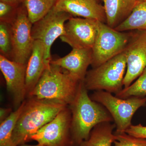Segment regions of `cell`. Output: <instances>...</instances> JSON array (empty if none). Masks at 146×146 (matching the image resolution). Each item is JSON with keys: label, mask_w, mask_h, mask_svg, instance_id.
<instances>
[{"label": "cell", "mask_w": 146, "mask_h": 146, "mask_svg": "<svg viewBox=\"0 0 146 146\" xmlns=\"http://www.w3.org/2000/svg\"><path fill=\"white\" fill-rule=\"evenodd\" d=\"M27 64H22L0 55V70L4 77L8 92L13 97L16 109L27 96L26 75Z\"/></svg>", "instance_id": "12"}, {"label": "cell", "mask_w": 146, "mask_h": 146, "mask_svg": "<svg viewBox=\"0 0 146 146\" xmlns=\"http://www.w3.org/2000/svg\"><path fill=\"white\" fill-rule=\"evenodd\" d=\"M54 8L67 12L73 17L106 23L104 7L99 0H57Z\"/></svg>", "instance_id": "13"}, {"label": "cell", "mask_w": 146, "mask_h": 146, "mask_svg": "<svg viewBox=\"0 0 146 146\" xmlns=\"http://www.w3.org/2000/svg\"><path fill=\"white\" fill-rule=\"evenodd\" d=\"M115 29L119 31H146V1L138 2L130 16Z\"/></svg>", "instance_id": "18"}, {"label": "cell", "mask_w": 146, "mask_h": 146, "mask_svg": "<svg viewBox=\"0 0 146 146\" xmlns=\"http://www.w3.org/2000/svg\"><path fill=\"white\" fill-rule=\"evenodd\" d=\"M73 16L54 7L46 15L33 24L31 35L34 40H39L45 47V61L46 66L52 60L51 48L54 42L65 33V23Z\"/></svg>", "instance_id": "7"}, {"label": "cell", "mask_w": 146, "mask_h": 146, "mask_svg": "<svg viewBox=\"0 0 146 146\" xmlns=\"http://www.w3.org/2000/svg\"><path fill=\"white\" fill-rule=\"evenodd\" d=\"M71 112L67 107L31 136L44 146H71Z\"/></svg>", "instance_id": "9"}, {"label": "cell", "mask_w": 146, "mask_h": 146, "mask_svg": "<svg viewBox=\"0 0 146 146\" xmlns=\"http://www.w3.org/2000/svg\"><path fill=\"white\" fill-rule=\"evenodd\" d=\"M1 54L11 60L12 53L11 24L0 22Z\"/></svg>", "instance_id": "22"}, {"label": "cell", "mask_w": 146, "mask_h": 146, "mask_svg": "<svg viewBox=\"0 0 146 146\" xmlns=\"http://www.w3.org/2000/svg\"><path fill=\"white\" fill-rule=\"evenodd\" d=\"M21 4L0 1V22L12 23L16 19Z\"/></svg>", "instance_id": "23"}, {"label": "cell", "mask_w": 146, "mask_h": 146, "mask_svg": "<svg viewBox=\"0 0 146 146\" xmlns=\"http://www.w3.org/2000/svg\"><path fill=\"white\" fill-rule=\"evenodd\" d=\"M133 33V31H118L99 22L98 35L92 48V67H98L123 52Z\"/></svg>", "instance_id": "6"}, {"label": "cell", "mask_w": 146, "mask_h": 146, "mask_svg": "<svg viewBox=\"0 0 146 146\" xmlns=\"http://www.w3.org/2000/svg\"><path fill=\"white\" fill-rule=\"evenodd\" d=\"M80 82L68 71L50 63L28 96L69 105L76 95Z\"/></svg>", "instance_id": "3"}, {"label": "cell", "mask_w": 146, "mask_h": 146, "mask_svg": "<svg viewBox=\"0 0 146 146\" xmlns=\"http://www.w3.org/2000/svg\"><path fill=\"white\" fill-rule=\"evenodd\" d=\"M33 24L23 3L18 8L16 19L11 24L12 53L11 60L27 64L34 40L31 35Z\"/></svg>", "instance_id": "8"}, {"label": "cell", "mask_w": 146, "mask_h": 146, "mask_svg": "<svg viewBox=\"0 0 146 146\" xmlns=\"http://www.w3.org/2000/svg\"><path fill=\"white\" fill-rule=\"evenodd\" d=\"M138 1H146V0H136Z\"/></svg>", "instance_id": "29"}, {"label": "cell", "mask_w": 146, "mask_h": 146, "mask_svg": "<svg viewBox=\"0 0 146 146\" xmlns=\"http://www.w3.org/2000/svg\"><path fill=\"white\" fill-rule=\"evenodd\" d=\"M69 106L72 115L71 146H80L98 125L113 121L104 106L89 97L84 81L80 83L76 95Z\"/></svg>", "instance_id": "1"}, {"label": "cell", "mask_w": 146, "mask_h": 146, "mask_svg": "<svg viewBox=\"0 0 146 146\" xmlns=\"http://www.w3.org/2000/svg\"><path fill=\"white\" fill-rule=\"evenodd\" d=\"M115 125L110 122L103 123L96 126L91 131L87 140L80 146H111L115 139L113 130Z\"/></svg>", "instance_id": "17"}, {"label": "cell", "mask_w": 146, "mask_h": 146, "mask_svg": "<svg viewBox=\"0 0 146 146\" xmlns=\"http://www.w3.org/2000/svg\"><path fill=\"white\" fill-rule=\"evenodd\" d=\"M67 106L58 102L29 97L13 130L14 144L20 146L31 141L32 136Z\"/></svg>", "instance_id": "2"}, {"label": "cell", "mask_w": 146, "mask_h": 146, "mask_svg": "<svg viewBox=\"0 0 146 146\" xmlns=\"http://www.w3.org/2000/svg\"><path fill=\"white\" fill-rule=\"evenodd\" d=\"M19 146H44L42 145H40V144H38V145H25V144H23V145H21Z\"/></svg>", "instance_id": "28"}, {"label": "cell", "mask_w": 146, "mask_h": 146, "mask_svg": "<svg viewBox=\"0 0 146 146\" xmlns=\"http://www.w3.org/2000/svg\"><path fill=\"white\" fill-rule=\"evenodd\" d=\"M47 67L45 61V47L39 40H35L26 69L27 96L34 89Z\"/></svg>", "instance_id": "15"}, {"label": "cell", "mask_w": 146, "mask_h": 146, "mask_svg": "<svg viewBox=\"0 0 146 146\" xmlns=\"http://www.w3.org/2000/svg\"><path fill=\"white\" fill-rule=\"evenodd\" d=\"M115 146H146V139L136 138L125 132L115 131Z\"/></svg>", "instance_id": "24"}, {"label": "cell", "mask_w": 146, "mask_h": 146, "mask_svg": "<svg viewBox=\"0 0 146 146\" xmlns=\"http://www.w3.org/2000/svg\"><path fill=\"white\" fill-rule=\"evenodd\" d=\"M99 23L93 19L72 17L65 23V33L60 39L72 48L92 49L98 35Z\"/></svg>", "instance_id": "10"}, {"label": "cell", "mask_w": 146, "mask_h": 146, "mask_svg": "<svg viewBox=\"0 0 146 146\" xmlns=\"http://www.w3.org/2000/svg\"><path fill=\"white\" fill-rule=\"evenodd\" d=\"M146 96V68L136 81L126 88H123L116 94L121 99L131 97H145Z\"/></svg>", "instance_id": "21"}, {"label": "cell", "mask_w": 146, "mask_h": 146, "mask_svg": "<svg viewBox=\"0 0 146 146\" xmlns=\"http://www.w3.org/2000/svg\"><path fill=\"white\" fill-rule=\"evenodd\" d=\"M11 109L10 108H1L0 111V121L1 123L4 121L10 115Z\"/></svg>", "instance_id": "26"}, {"label": "cell", "mask_w": 146, "mask_h": 146, "mask_svg": "<svg viewBox=\"0 0 146 146\" xmlns=\"http://www.w3.org/2000/svg\"><path fill=\"white\" fill-rule=\"evenodd\" d=\"M91 99L104 106L115 121L116 132H125L130 127L133 115L139 108L146 104V97H131L121 99L104 91L94 92Z\"/></svg>", "instance_id": "5"}, {"label": "cell", "mask_w": 146, "mask_h": 146, "mask_svg": "<svg viewBox=\"0 0 146 146\" xmlns=\"http://www.w3.org/2000/svg\"><path fill=\"white\" fill-rule=\"evenodd\" d=\"M126 59V71L123 88L132 84L146 68V31L134 30L124 50Z\"/></svg>", "instance_id": "11"}, {"label": "cell", "mask_w": 146, "mask_h": 146, "mask_svg": "<svg viewBox=\"0 0 146 146\" xmlns=\"http://www.w3.org/2000/svg\"><path fill=\"white\" fill-rule=\"evenodd\" d=\"M92 63V49L72 48L64 57L51 60V64L68 71L80 81H84Z\"/></svg>", "instance_id": "14"}, {"label": "cell", "mask_w": 146, "mask_h": 146, "mask_svg": "<svg viewBox=\"0 0 146 146\" xmlns=\"http://www.w3.org/2000/svg\"><path fill=\"white\" fill-rule=\"evenodd\" d=\"M127 63L124 52L87 72L84 80L87 90L104 91L115 94L123 88Z\"/></svg>", "instance_id": "4"}, {"label": "cell", "mask_w": 146, "mask_h": 146, "mask_svg": "<svg viewBox=\"0 0 146 146\" xmlns=\"http://www.w3.org/2000/svg\"><path fill=\"white\" fill-rule=\"evenodd\" d=\"M14 2L18 3H22L23 0H12Z\"/></svg>", "instance_id": "27"}, {"label": "cell", "mask_w": 146, "mask_h": 146, "mask_svg": "<svg viewBox=\"0 0 146 146\" xmlns=\"http://www.w3.org/2000/svg\"><path fill=\"white\" fill-rule=\"evenodd\" d=\"M108 25L116 29L128 18L138 3L136 0H102Z\"/></svg>", "instance_id": "16"}, {"label": "cell", "mask_w": 146, "mask_h": 146, "mask_svg": "<svg viewBox=\"0 0 146 146\" xmlns=\"http://www.w3.org/2000/svg\"><path fill=\"white\" fill-rule=\"evenodd\" d=\"M125 132L136 138L146 139V126L141 124L131 125Z\"/></svg>", "instance_id": "25"}, {"label": "cell", "mask_w": 146, "mask_h": 146, "mask_svg": "<svg viewBox=\"0 0 146 146\" xmlns=\"http://www.w3.org/2000/svg\"><path fill=\"white\" fill-rule=\"evenodd\" d=\"M57 0H23L28 16L33 24L39 21L54 7Z\"/></svg>", "instance_id": "20"}, {"label": "cell", "mask_w": 146, "mask_h": 146, "mask_svg": "<svg viewBox=\"0 0 146 146\" xmlns=\"http://www.w3.org/2000/svg\"><path fill=\"white\" fill-rule=\"evenodd\" d=\"M25 100L21 105L4 121L0 125V146H16L12 138L13 130L25 104Z\"/></svg>", "instance_id": "19"}]
</instances>
